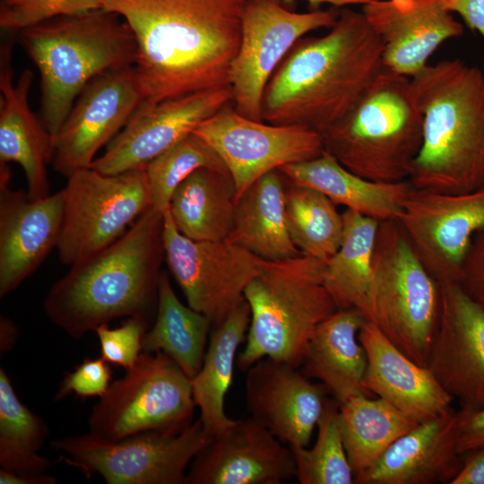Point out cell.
Segmentation results:
<instances>
[{"mask_svg":"<svg viewBox=\"0 0 484 484\" xmlns=\"http://www.w3.org/2000/svg\"><path fill=\"white\" fill-rule=\"evenodd\" d=\"M246 0H104L133 30L138 109L230 86Z\"/></svg>","mask_w":484,"mask_h":484,"instance_id":"cell-1","label":"cell"},{"mask_svg":"<svg viewBox=\"0 0 484 484\" xmlns=\"http://www.w3.org/2000/svg\"><path fill=\"white\" fill-rule=\"evenodd\" d=\"M383 46L362 13L344 8L328 33L303 37L269 80L262 120L320 134L343 117L382 70Z\"/></svg>","mask_w":484,"mask_h":484,"instance_id":"cell-2","label":"cell"},{"mask_svg":"<svg viewBox=\"0 0 484 484\" xmlns=\"http://www.w3.org/2000/svg\"><path fill=\"white\" fill-rule=\"evenodd\" d=\"M163 259V215L150 208L113 244L70 266L48 291L44 312L74 339L117 318L148 323Z\"/></svg>","mask_w":484,"mask_h":484,"instance_id":"cell-3","label":"cell"},{"mask_svg":"<svg viewBox=\"0 0 484 484\" xmlns=\"http://www.w3.org/2000/svg\"><path fill=\"white\" fill-rule=\"evenodd\" d=\"M423 117V141L410 182L462 193L484 185V71L459 58L427 65L411 77Z\"/></svg>","mask_w":484,"mask_h":484,"instance_id":"cell-4","label":"cell"},{"mask_svg":"<svg viewBox=\"0 0 484 484\" xmlns=\"http://www.w3.org/2000/svg\"><path fill=\"white\" fill-rule=\"evenodd\" d=\"M40 74L42 122L56 134L85 86L110 70L134 66L137 45L127 22L100 8L21 30Z\"/></svg>","mask_w":484,"mask_h":484,"instance_id":"cell-5","label":"cell"},{"mask_svg":"<svg viewBox=\"0 0 484 484\" xmlns=\"http://www.w3.org/2000/svg\"><path fill=\"white\" fill-rule=\"evenodd\" d=\"M324 149L369 180L409 179L423 141L411 77L383 67L356 105L321 134Z\"/></svg>","mask_w":484,"mask_h":484,"instance_id":"cell-6","label":"cell"},{"mask_svg":"<svg viewBox=\"0 0 484 484\" xmlns=\"http://www.w3.org/2000/svg\"><path fill=\"white\" fill-rule=\"evenodd\" d=\"M324 266L304 254L262 259L244 292L251 317L246 345L236 359L238 369L246 372L264 358L301 366L315 328L338 309L324 285Z\"/></svg>","mask_w":484,"mask_h":484,"instance_id":"cell-7","label":"cell"},{"mask_svg":"<svg viewBox=\"0 0 484 484\" xmlns=\"http://www.w3.org/2000/svg\"><path fill=\"white\" fill-rule=\"evenodd\" d=\"M441 287L398 220L379 223L370 288L360 313L410 359L427 367Z\"/></svg>","mask_w":484,"mask_h":484,"instance_id":"cell-8","label":"cell"},{"mask_svg":"<svg viewBox=\"0 0 484 484\" xmlns=\"http://www.w3.org/2000/svg\"><path fill=\"white\" fill-rule=\"evenodd\" d=\"M211 439L198 419L179 432L149 431L119 440L89 432L50 445L59 461L88 480L98 474L108 484H186L187 467Z\"/></svg>","mask_w":484,"mask_h":484,"instance_id":"cell-9","label":"cell"},{"mask_svg":"<svg viewBox=\"0 0 484 484\" xmlns=\"http://www.w3.org/2000/svg\"><path fill=\"white\" fill-rule=\"evenodd\" d=\"M191 380L163 352H142L92 408L90 433L108 440L149 431L179 432L195 408Z\"/></svg>","mask_w":484,"mask_h":484,"instance_id":"cell-10","label":"cell"},{"mask_svg":"<svg viewBox=\"0 0 484 484\" xmlns=\"http://www.w3.org/2000/svg\"><path fill=\"white\" fill-rule=\"evenodd\" d=\"M57 255L73 266L117 240L151 208L145 168L103 174L92 168L67 177Z\"/></svg>","mask_w":484,"mask_h":484,"instance_id":"cell-11","label":"cell"},{"mask_svg":"<svg viewBox=\"0 0 484 484\" xmlns=\"http://www.w3.org/2000/svg\"><path fill=\"white\" fill-rule=\"evenodd\" d=\"M336 8L296 13L281 0H246L238 53L229 71L232 105L242 116L262 120V100L272 75L307 33L331 28Z\"/></svg>","mask_w":484,"mask_h":484,"instance_id":"cell-12","label":"cell"},{"mask_svg":"<svg viewBox=\"0 0 484 484\" xmlns=\"http://www.w3.org/2000/svg\"><path fill=\"white\" fill-rule=\"evenodd\" d=\"M163 245L168 267L187 305L216 326L245 299L262 258L229 241L194 240L177 229L169 210L163 214Z\"/></svg>","mask_w":484,"mask_h":484,"instance_id":"cell-13","label":"cell"},{"mask_svg":"<svg viewBox=\"0 0 484 484\" xmlns=\"http://www.w3.org/2000/svg\"><path fill=\"white\" fill-rule=\"evenodd\" d=\"M193 133L218 153L232 177L238 197L262 176L281 167L320 156V133L299 125H278L239 114L229 103Z\"/></svg>","mask_w":484,"mask_h":484,"instance_id":"cell-14","label":"cell"},{"mask_svg":"<svg viewBox=\"0 0 484 484\" xmlns=\"http://www.w3.org/2000/svg\"><path fill=\"white\" fill-rule=\"evenodd\" d=\"M398 221L432 276L459 283L472 240L484 229V185L462 193L413 187Z\"/></svg>","mask_w":484,"mask_h":484,"instance_id":"cell-15","label":"cell"},{"mask_svg":"<svg viewBox=\"0 0 484 484\" xmlns=\"http://www.w3.org/2000/svg\"><path fill=\"white\" fill-rule=\"evenodd\" d=\"M143 98L134 66L106 72L81 91L56 134L51 164L65 177L91 168L97 152L127 125Z\"/></svg>","mask_w":484,"mask_h":484,"instance_id":"cell-16","label":"cell"},{"mask_svg":"<svg viewBox=\"0 0 484 484\" xmlns=\"http://www.w3.org/2000/svg\"><path fill=\"white\" fill-rule=\"evenodd\" d=\"M427 367L462 409L484 407V308L458 282H441Z\"/></svg>","mask_w":484,"mask_h":484,"instance_id":"cell-17","label":"cell"},{"mask_svg":"<svg viewBox=\"0 0 484 484\" xmlns=\"http://www.w3.org/2000/svg\"><path fill=\"white\" fill-rule=\"evenodd\" d=\"M229 103H232V91L226 86L138 109L91 168L108 175L143 169Z\"/></svg>","mask_w":484,"mask_h":484,"instance_id":"cell-18","label":"cell"},{"mask_svg":"<svg viewBox=\"0 0 484 484\" xmlns=\"http://www.w3.org/2000/svg\"><path fill=\"white\" fill-rule=\"evenodd\" d=\"M293 477L290 447L249 417L212 437L190 463L186 484H280Z\"/></svg>","mask_w":484,"mask_h":484,"instance_id":"cell-19","label":"cell"},{"mask_svg":"<svg viewBox=\"0 0 484 484\" xmlns=\"http://www.w3.org/2000/svg\"><path fill=\"white\" fill-rule=\"evenodd\" d=\"M290 364L264 358L246 372L250 417L289 446H308L324 412L326 388Z\"/></svg>","mask_w":484,"mask_h":484,"instance_id":"cell-20","label":"cell"},{"mask_svg":"<svg viewBox=\"0 0 484 484\" xmlns=\"http://www.w3.org/2000/svg\"><path fill=\"white\" fill-rule=\"evenodd\" d=\"M65 212L64 189L42 199L0 183V297L15 290L56 247Z\"/></svg>","mask_w":484,"mask_h":484,"instance_id":"cell-21","label":"cell"},{"mask_svg":"<svg viewBox=\"0 0 484 484\" xmlns=\"http://www.w3.org/2000/svg\"><path fill=\"white\" fill-rule=\"evenodd\" d=\"M383 46V66L412 77L445 41L463 34L442 0H378L361 12Z\"/></svg>","mask_w":484,"mask_h":484,"instance_id":"cell-22","label":"cell"},{"mask_svg":"<svg viewBox=\"0 0 484 484\" xmlns=\"http://www.w3.org/2000/svg\"><path fill=\"white\" fill-rule=\"evenodd\" d=\"M359 339L367 355L363 387L420 423L452 409L454 398L431 371L410 359L372 323Z\"/></svg>","mask_w":484,"mask_h":484,"instance_id":"cell-23","label":"cell"},{"mask_svg":"<svg viewBox=\"0 0 484 484\" xmlns=\"http://www.w3.org/2000/svg\"><path fill=\"white\" fill-rule=\"evenodd\" d=\"M462 457L457 448V411L451 409L395 440L354 483H450Z\"/></svg>","mask_w":484,"mask_h":484,"instance_id":"cell-24","label":"cell"},{"mask_svg":"<svg viewBox=\"0 0 484 484\" xmlns=\"http://www.w3.org/2000/svg\"><path fill=\"white\" fill-rule=\"evenodd\" d=\"M13 46L9 41L0 50V163H18L29 196L42 199L50 194L47 164L52 158V135L29 106L31 71L24 70L13 82Z\"/></svg>","mask_w":484,"mask_h":484,"instance_id":"cell-25","label":"cell"},{"mask_svg":"<svg viewBox=\"0 0 484 484\" xmlns=\"http://www.w3.org/2000/svg\"><path fill=\"white\" fill-rule=\"evenodd\" d=\"M290 185L317 190L335 205L377 221L398 220L413 188L409 179L383 183L362 177L325 151L318 157L279 169Z\"/></svg>","mask_w":484,"mask_h":484,"instance_id":"cell-26","label":"cell"},{"mask_svg":"<svg viewBox=\"0 0 484 484\" xmlns=\"http://www.w3.org/2000/svg\"><path fill=\"white\" fill-rule=\"evenodd\" d=\"M365 321L355 308L337 309L317 325L305 350L302 372L320 380L340 404L367 393V355L359 339Z\"/></svg>","mask_w":484,"mask_h":484,"instance_id":"cell-27","label":"cell"},{"mask_svg":"<svg viewBox=\"0 0 484 484\" xmlns=\"http://www.w3.org/2000/svg\"><path fill=\"white\" fill-rule=\"evenodd\" d=\"M284 179L279 169L272 170L238 197L229 241L264 260H283L302 254L287 227Z\"/></svg>","mask_w":484,"mask_h":484,"instance_id":"cell-28","label":"cell"},{"mask_svg":"<svg viewBox=\"0 0 484 484\" xmlns=\"http://www.w3.org/2000/svg\"><path fill=\"white\" fill-rule=\"evenodd\" d=\"M169 212L177 230L194 240L227 239L237 210V189L229 172L194 171L174 191Z\"/></svg>","mask_w":484,"mask_h":484,"instance_id":"cell-29","label":"cell"},{"mask_svg":"<svg viewBox=\"0 0 484 484\" xmlns=\"http://www.w3.org/2000/svg\"><path fill=\"white\" fill-rule=\"evenodd\" d=\"M250 317L245 298L222 323L213 326L201 369L191 380L199 419L212 437L235 421L227 416L224 402L232 383L236 354L246 337Z\"/></svg>","mask_w":484,"mask_h":484,"instance_id":"cell-30","label":"cell"},{"mask_svg":"<svg viewBox=\"0 0 484 484\" xmlns=\"http://www.w3.org/2000/svg\"><path fill=\"white\" fill-rule=\"evenodd\" d=\"M156 318L143 337V352H163L192 380L201 369L212 323L177 297L167 272H161Z\"/></svg>","mask_w":484,"mask_h":484,"instance_id":"cell-31","label":"cell"},{"mask_svg":"<svg viewBox=\"0 0 484 484\" xmlns=\"http://www.w3.org/2000/svg\"><path fill=\"white\" fill-rule=\"evenodd\" d=\"M340 425L354 480L367 471L399 437L419 424L381 398L367 394L340 404Z\"/></svg>","mask_w":484,"mask_h":484,"instance_id":"cell-32","label":"cell"},{"mask_svg":"<svg viewBox=\"0 0 484 484\" xmlns=\"http://www.w3.org/2000/svg\"><path fill=\"white\" fill-rule=\"evenodd\" d=\"M341 245L325 263L324 285L338 309L361 311L370 288L379 221L346 209Z\"/></svg>","mask_w":484,"mask_h":484,"instance_id":"cell-33","label":"cell"},{"mask_svg":"<svg viewBox=\"0 0 484 484\" xmlns=\"http://www.w3.org/2000/svg\"><path fill=\"white\" fill-rule=\"evenodd\" d=\"M46 422L18 398L0 368V469L20 475L47 473L51 462L38 451L48 436Z\"/></svg>","mask_w":484,"mask_h":484,"instance_id":"cell-34","label":"cell"},{"mask_svg":"<svg viewBox=\"0 0 484 484\" xmlns=\"http://www.w3.org/2000/svg\"><path fill=\"white\" fill-rule=\"evenodd\" d=\"M284 201L287 227L295 246L302 254L326 263L342 238L343 218L337 205L317 190L295 185L286 187Z\"/></svg>","mask_w":484,"mask_h":484,"instance_id":"cell-35","label":"cell"},{"mask_svg":"<svg viewBox=\"0 0 484 484\" xmlns=\"http://www.w3.org/2000/svg\"><path fill=\"white\" fill-rule=\"evenodd\" d=\"M340 403L326 402L317 423L314 445L290 446L296 463V478L300 484H352L354 474L341 431Z\"/></svg>","mask_w":484,"mask_h":484,"instance_id":"cell-36","label":"cell"},{"mask_svg":"<svg viewBox=\"0 0 484 484\" xmlns=\"http://www.w3.org/2000/svg\"><path fill=\"white\" fill-rule=\"evenodd\" d=\"M201 168L229 172L214 149L193 132L151 160L145 167L151 208L163 215L176 188Z\"/></svg>","mask_w":484,"mask_h":484,"instance_id":"cell-37","label":"cell"},{"mask_svg":"<svg viewBox=\"0 0 484 484\" xmlns=\"http://www.w3.org/2000/svg\"><path fill=\"white\" fill-rule=\"evenodd\" d=\"M104 0H1L0 26L21 31L43 22L103 8Z\"/></svg>","mask_w":484,"mask_h":484,"instance_id":"cell-38","label":"cell"},{"mask_svg":"<svg viewBox=\"0 0 484 484\" xmlns=\"http://www.w3.org/2000/svg\"><path fill=\"white\" fill-rule=\"evenodd\" d=\"M147 331V322L137 317H128L120 326L109 328L103 324L95 333L100 345V357L108 363L131 368L142 350L143 337Z\"/></svg>","mask_w":484,"mask_h":484,"instance_id":"cell-39","label":"cell"},{"mask_svg":"<svg viewBox=\"0 0 484 484\" xmlns=\"http://www.w3.org/2000/svg\"><path fill=\"white\" fill-rule=\"evenodd\" d=\"M111 377L108 363L101 357L86 358L74 370L65 374L55 394V401L72 393L80 398H101L111 385Z\"/></svg>","mask_w":484,"mask_h":484,"instance_id":"cell-40","label":"cell"},{"mask_svg":"<svg viewBox=\"0 0 484 484\" xmlns=\"http://www.w3.org/2000/svg\"><path fill=\"white\" fill-rule=\"evenodd\" d=\"M459 283L484 308V229L472 240L462 264Z\"/></svg>","mask_w":484,"mask_h":484,"instance_id":"cell-41","label":"cell"},{"mask_svg":"<svg viewBox=\"0 0 484 484\" xmlns=\"http://www.w3.org/2000/svg\"><path fill=\"white\" fill-rule=\"evenodd\" d=\"M457 448L462 455L484 450V407L457 411Z\"/></svg>","mask_w":484,"mask_h":484,"instance_id":"cell-42","label":"cell"},{"mask_svg":"<svg viewBox=\"0 0 484 484\" xmlns=\"http://www.w3.org/2000/svg\"><path fill=\"white\" fill-rule=\"evenodd\" d=\"M452 13H458L466 26L484 39V0H442Z\"/></svg>","mask_w":484,"mask_h":484,"instance_id":"cell-43","label":"cell"},{"mask_svg":"<svg viewBox=\"0 0 484 484\" xmlns=\"http://www.w3.org/2000/svg\"><path fill=\"white\" fill-rule=\"evenodd\" d=\"M462 465L450 484H484V450L463 454Z\"/></svg>","mask_w":484,"mask_h":484,"instance_id":"cell-44","label":"cell"},{"mask_svg":"<svg viewBox=\"0 0 484 484\" xmlns=\"http://www.w3.org/2000/svg\"><path fill=\"white\" fill-rule=\"evenodd\" d=\"M1 484H56V478L48 473L20 475L0 469Z\"/></svg>","mask_w":484,"mask_h":484,"instance_id":"cell-45","label":"cell"},{"mask_svg":"<svg viewBox=\"0 0 484 484\" xmlns=\"http://www.w3.org/2000/svg\"><path fill=\"white\" fill-rule=\"evenodd\" d=\"M19 330L15 324L6 316H0V353L4 354L15 346Z\"/></svg>","mask_w":484,"mask_h":484,"instance_id":"cell-46","label":"cell"},{"mask_svg":"<svg viewBox=\"0 0 484 484\" xmlns=\"http://www.w3.org/2000/svg\"><path fill=\"white\" fill-rule=\"evenodd\" d=\"M286 1H295V0H286ZM309 2L311 4H330L336 7L344 6L349 4H367L378 0H305Z\"/></svg>","mask_w":484,"mask_h":484,"instance_id":"cell-47","label":"cell"}]
</instances>
